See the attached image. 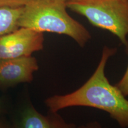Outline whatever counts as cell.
Wrapping results in <instances>:
<instances>
[{"label": "cell", "mask_w": 128, "mask_h": 128, "mask_svg": "<svg viewBox=\"0 0 128 128\" xmlns=\"http://www.w3.org/2000/svg\"><path fill=\"white\" fill-rule=\"evenodd\" d=\"M116 48L104 46L97 68L79 88L64 95L48 97L44 103L49 111L58 112L71 107H89L108 113L122 128H128V100L116 86L110 84L105 74L108 60Z\"/></svg>", "instance_id": "obj_1"}, {"label": "cell", "mask_w": 128, "mask_h": 128, "mask_svg": "<svg viewBox=\"0 0 128 128\" xmlns=\"http://www.w3.org/2000/svg\"><path fill=\"white\" fill-rule=\"evenodd\" d=\"M66 8V2L60 0H31L23 7L19 28L66 35L84 47L92 38L90 33L69 15Z\"/></svg>", "instance_id": "obj_2"}, {"label": "cell", "mask_w": 128, "mask_h": 128, "mask_svg": "<svg viewBox=\"0 0 128 128\" xmlns=\"http://www.w3.org/2000/svg\"><path fill=\"white\" fill-rule=\"evenodd\" d=\"M66 6L128 46V0H69Z\"/></svg>", "instance_id": "obj_3"}, {"label": "cell", "mask_w": 128, "mask_h": 128, "mask_svg": "<svg viewBox=\"0 0 128 128\" xmlns=\"http://www.w3.org/2000/svg\"><path fill=\"white\" fill-rule=\"evenodd\" d=\"M44 45V33L20 28L0 36V61L32 56Z\"/></svg>", "instance_id": "obj_4"}, {"label": "cell", "mask_w": 128, "mask_h": 128, "mask_svg": "<svg viewBox=\"0 0 128 128\" xmlns=\"http://www.w3.org/2000/svg\"><path fill=\"white\" fill-rule=\"evenodd\" d=\"M39 70L38 60L32 56L0 61V87L8 88L31 82Z\"/></svg>", "instance_id": "obj_5"}, {"label": "cell", "mask_w": 128, "mask_h": 128, "mask_svg": "<svg viewBox=\"0 0 128 128\" xmlns=\"http://www.w3.org/2000/svg\"><path fill=\"white\" fill-rule=\"evenodd\" d=\"M11 128H76V125L68 122L58 112L49 111L42 114L31 103L22 108L10 124Z\"/></svg>", "instance_id": "obj_6"}, {"label": "cell", "mask_w": 128, "mask_h": 128, "mask_svg": "<svg viewBox=\"0 0 128 128\" xmlns=\"http://www.w3.org/2000/svg\"><path fill=\"white\" fill-rule=\"evenodd\" d=\"M22 7H0V36L18 29Z\"/></svg>", "instance_id": "obj_7"}, {"label": "cell", "mask_w": 128, "mask_h": 128, "mask_svg": "<svg viewBox=\"0 0 128 128\" xmlns=\"http://www.w3.org/2000/svg\"><path fill=\"white\" fill-rule=\"evenodd\" d=\"M31 0H0V7H22Z\"/></svg>", "instance_id": "obj_8"}, {"label": "cell", "mask_w": 128, "mask_h": 128, "mask_svg": "<svg viewBox=\"0 0 128 128\" xmlns=\"http://www.w3.org/2000/svg\"><path fill=\"white\" fill-rule=\"evenodd\" d=\"M115 86L125 97L128 96V65L124 76Z\"/></svg>", "instance_id": "obj_9"}, {"label": "cell", "mask_w": 128, "mask_h": 128, "mask_svg": "<svg viewBox=\"0 0 128 128\" xmlns=\"http://www.w3.org/2000/svg\"><path fill=\"white\" fill-rule=\"evenodd\" d=\"M76 128H109L103 126L98 122L92 121L90 122L87 124H81L80 126H76Z\"/></svg>", "instance_id": "obj_10"}, {"label": "cell", "mask_w": 128, "mask_h": 128, "mask_svg": "<svg viewBox=\"0 0 128 128\" xmlns=\"http://www.w3.org/2000/svg\"><path fill=\"white\" fill-rule=\"evenodd\" d=\"M0 128H11L10 124H7L2 120L0 121Z\"/></svg>", "instance_id": "obj_11"}, {"label": "cell", "mask_w": 128, "mask_h": 128, "mask_svg": "<svg viewBox=\"0 0 128 128\" xmlns=\"http://www.w3.org/2000/svg\"><path fill=\"white\" fill-rule=\"evenodd\" d=\"M3 108H4V107H3V104H2V102H1V99H0V121L1 120V117H2V115L3 114V113H4V112H3Z\"/></svg>", "instance_id": "obj_12"}, {"label": "cell", "mask_w": 128, "mask_h": 128, "mask_svg": "<svg viewBox=\"0 0 128 128\" xmlns=\"http://www.w3.org/2000/svg\"><path fill=\"white\" fill-rule=\"evenodd\" d=\"M60 1H65V2H67V1H68L69 0H60Z\"/></svg>", "instance_id": "obj_13"}]
</instances>
